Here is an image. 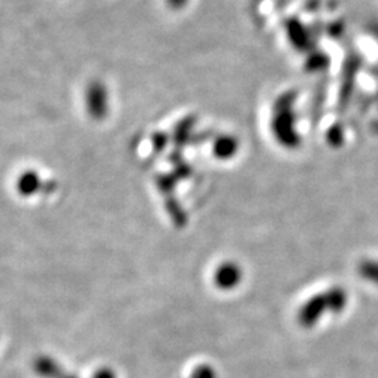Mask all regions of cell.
Returning <instances> with one entry per match:
<instances>
[{"instance_id": "obj_1", "label": "cell", "mask_w": 378, "mask_h": 378, "mask_svg": "<svg viewBox=\"0 0 378 378\" xmlns=\"http://www.w3.org/2000/svg\"><path fill=\"white\" fill-rule=\"evenodd\" d=\"M347 293L342 287H332L313 296L303 304L298 313V321L304 327H313L327 313H342L347 306Z\"/></svg>"}, {"instance_id": "obj_2", "label": "cell", "mask_w": 378, "mask_h": 378, "mask_svg": "<svg viewBox=\"0 0 378 378\" xmlns=\"http://www.w3.org/2000/svg\"><path fill=\"white\" fill-rule=\"evenodd\" d=\"M284 108H279L276 112H275V117H274V124H272V131H274V135L276 138V141L281 143L284 147H288V148H294L297 147L300 142H301V138L298 135V132L296 131V117L291 111V105L288 102V105L286 104L284 105Z\"/></svg>"}, {"instance_id": "obj_3", "label": "cell", "mask_w": 378, "mask_h": 378, "mask_svg": "<svg viewBox=\"0 0 378 378\" xmlns=\"http://www.w3.org/2000/svg\"><path fill=\"white\" fill-rule=\"evenodd\" d=\"M34 372L41 378H80L65 370L59 362L48 356H40L34 362Z\"/></svg>"}, {"instance_id": "obj_4", "label": "cell", "mask_w": 378, "mask_h": 378, "mask_svg": "<svg viewBox=\"0 0 378 378\" xmlns=\"http://www.w3.org/2000/svg\"><path fill=\"white\" fill-rule=\"evenodd\" d=\"M216 281L223 288H233L241 281V271L234 264L223 265L217 271Z\"/></svg>"}, {"instance_id": "obj_5", "label": "cell", "mask_w": 378, "mask_h": 378, "mask_svg": "<svg viewBox=\"0 0 378 378\" xmlns=\"http://www.w3.org/2000/svg\"><path fill=\"white\" fill-rule=\"evenodd\" d=\"M359 274L364 281L378 284V261L376 259L362 261V264L359 265Z\"/></svg>"}, {"instance_id": "obj_6", "label": "cell", "mask_w": 378, "mask_h": 378, "mask_svg": "<svg viewBox=\"0 0 378 378\" xmlns=\"http://www.w3.org/2000/svg\"><path fill=\"white\" fill-rule=\"evenodd\" d=\"M216 150H217L220 157H230L237 151V141L236 139H232V138L222 139L219 142V146H217Z\"/></svg>"}, {"instance_id": "obj_7", "label": "cell", "mask_w": 378, "mask_h": 378, "mask_svg": "<svg viewBox=\"0 0 378 378\" xmlns=\"http://www.w3.org/2000/svg\"><path fill=\"white\" fill-rule=\"evenodd\" d=\"M190 378H217V374H216V370L212 366L200 364L192 372Z\"/></svg>"}, {"instance_id": "obj_8", "label": "cell", "mask_w": 378, "mask_h": 378, "mask_svg": "<svg viewBox=\"0 0 378 378\" xmlns=\"http://www.w3.org/2000/svg\"><path fill=\"white\" fill-rule=\"evenodd\" d=\"M328 142L335 147L340 146L343 143V131L338 126H332L330 132H328Z\"/></svg>"}, {"instance_id": "obj_9", "label": "cell", "mask_w": 378, "mask_h": 378, "mask_svg": "<svg viewBox=\"0 0 378 378\" xmlns=\"http://www.w3.org/2000/svg\"><path fill=\"white\" fill-rule=\"evenodd\" d=\"M92 378H118L117 373L109 367H101L95 372Z\"/></svg>"}]
</instances>
